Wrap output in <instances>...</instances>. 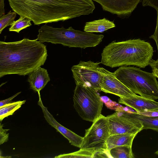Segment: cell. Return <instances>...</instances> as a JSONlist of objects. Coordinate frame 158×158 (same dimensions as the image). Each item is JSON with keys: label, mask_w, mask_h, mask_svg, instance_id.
<instances>
[{"label": "cell", "mask_w": 158, "mask_h": 158, "mask_svg": "<svg viewBox=\"0 0 158 158\" xmlns=\"http://www.w3.org/2000/svg\"><path fill=\"white\" fill-rule=\"evenodd\" d=\"M13 11L35 25L64 21L92 13V0H8Z\"/></svg>", "instance_id": "1"}, {"label": "cell", "mask_w": 158, "mask_h": 158, "mask_svg": "<svg viewBox=\"0 0 158 158\" xmlns=\"http://www.w3.org/2000/svg\"><path fill=\"white\" fill-rule=\"evenodd\" d=\"M48 56L46 46L36 39L0 41V78L6 75H29L43 65Z\"/></svg>", "instance_id": "2"}, {"label": "cell", "mask_w": 158, "mask_h": 158, "mask_svg": "<svg viewBox=\"0 0 158 158\" xmlns=\"http://www.w3.org/2000/svg\"><path fill=\"white\" fill-rule=\"evenodd\" d=\"M153 53L150 43L140 39L114 41L103 49L101 63L112 68L134 65L144 68L149 65Z\"/></svg>", "instance_id": "3"}, {"label": "cell", "mask_w": 158, "mask_h": 158, "mask_svg": "<svg viewBox=\"0 0 158 158\" xmlns=\"http://www.w3.org/2000/svg\"><path fill=\"white\" fill-rule=\"evenodd\" d=\"M38 32L36 39L42 43L61 44L69 47L84 49L97 46L104 37L102 35L75 30L72 27L67 29L63 27L56 28L46 24L40 27Z\"/></svg>", "instance_id": "4"}, {"label": "cell", "mask_w": 158, "mask_h": 158, "mask_svg": "<svg viewBox=\"0 0 158 158\" xmlns=\"http://www.w3.org/2000/svg\"><path fill=\"white\" fill-rule=\"evenodd\" d=\"M113 73L120 81L134 93L148 99H158V82L152 72L134 66H123Z\"/></svg>", "instance_id": "5"}, {"label": "cell", "mask_w": 158, "mask_h": 158, "mask_svg": "<svg viewBox=\"0 0 158 158\" xmlns=\"http://www.w3.org/2000/svg\"><path fill=\"white\" fill-rule=\"evenodd\" d=\"M76 85L73 97L74 108L83 119L93 122L101 114L102 99L97 91L89 85Z\"/></svg>", "instance_id": "6"}, {"label": "cell", "mask_w": 158, "mask_h": 158, "mask_svg": "<svg viewBox=\"0 0 158 158\" xmlns=\"http://www.w3.org/2000/svg\"><path fill=\"white\" fill-rule=\"evenodd\" d=\"M110 136L108 121L106 117L102 114L85 130L81 149L93 152L107 150L106 141Z\"/></svg>", "instance_id": "7"}, {"label": "cell", "mask_w": 158, "mask_h": 158, "mask_svg": "<svg viewBox=\"0 0 158 158\" xmlns=\"http://www.w3.org/2000/svg\"><path fill=\"white\" fill-rule=\"evenodd\" d=\"M115 110V113L106 116L110 135L126 133L137 134L143 130L141 122L132 116L131 111L120 106Z\"/></svg>", "instance_id": "8"}, {"label": "cell", "mask_w": 158, "mask_h": 158, "mask_svg": "<svg viewBox=\"0 0 158 158\" xmlns=\"http://www.w3.org/2000/svg\"><path fill=\"white\" fill-rule=\"evenodd\" d=\"M99 63L91 60L80 61L71 70L76 84H85L98 91H101L102 74L99 70Z\"/></svg>", "instance_id": "9"}, {"label": "cell", "mask_w": 158, "mask_h": 158, "mask_svg": "<svg viewBox=\"0 0 158 158\" xmlns=\"http://www.w3.org/2000/svg\"><path fill=\"white\" fill-rule=\"evenodd\" d=\"M98 70L103 76L101 91L117 95L120 98H129L136 95L120 81L113 73L100 67Z\"/></svg>", "instance_id": "10"}, {"label": "cell", "mask_w": 158, "mask_h": 158, "mask_svg": "<svg viewBox=\"0 0 158 158\" xmlns=\"http://www.w3.org/2000/svg\"><path fill=\"white\" fill-rule=\"evenodd\" d=\"M99 3L104 10L119 16L131 14L142 0H92Z\"/></svg>", "instance_id": "11"}, {"label": "cell", "mask_w": 158, "mask_h": 158, "mask_svg": "<svg viewBox=\"0 0 158 158\" xmlns=\"http://www.w3.org/2000/svg\"><path fill=\"white\" fill-rule=\"evenodd\" d=\"M39 96V99L38 104L41 107L44 117L47 122L66 138L71 145L80 148L83 142V137L78 135L58 123L48 111L47 108L44 106L40 95Z\"/></svg>", "instance_id": "12"}, {"label": "cell", "mask_w": 158, "mask_h": 158, "mask_svg": "<svg viewBox=\"0 0 158 158\" xmlns=\"http://www.w3.org/2000/svg\"><path fill=\"white\" fill-rule=\"evenodd\" d=\"M119 103L135 110L137 113L153 111L158 109V102L155 100L136 95L129 98H120Z\"/></svg>", "instance_id": "13"}, {"label": "cell", "mask_w": 158, "mask_h": 158, "mask_svg": "<svg viewBox=\"0 0 158 158\" xmlns=\"http://www.w3.org/2000/svg\"><path fill=\"white\" fill-rule=\"evenodd\" d=\"M28 75L27 81L30 88L37 92L40 94V91L42 89L50 79L47 70L40 67L30 73Z\"/></svg>", "instance_id": "14"}, {"label": "cell", "mask_w": 158, "mask_h": 158, "mask_svg": "<svg viewBox=\"0 0 158 158\" xmlns=\"http://www.w3.org/2000/svg\"><path fill=\"white\" fill-rule=\"evenodd\" d=\"M130 113L132 116L141 122L143 125V129H151L158 132V109L140 113L131 111Z\"/></svg>", "instance_id": "15"}, {"label": "cell", "mask_w": 158, "mask_h": 158, "mask_svg": "<svg viewBox=\"0 0 158 158\" xmlns=\"http://www.w3.org/2000/svg\"><path fill=\"white\" fill-rule=\"evenodd\" d=\"M137 135L126 133L110 135L106 141L107 150L109 151L112 148L120 146H132L133 140Z\"/></svg>", "instance_id": "16"}, {"label": "cell", "mask_w": 158, "mask_h": 158, "mask_svg": "<svg viewBox=\"0 0 158 158\" xmlns=\"http://www.w3.org/2000/svg\"><path fill=\"white\" fill-rule=\"evenodd\" d=\"M115 27V25L113 22L104 18L86 22L84 30L89 32L102 33Z\"/></svg>", "instance_id": "17"}, {"label": "cell", "mask_w": 158, "mask_h": 158, "mask_svg": "<svg viewBox=\"0 0 158 158\" xmlns=\"http://www.w3.org/2000/svg\"><path fill=\"white\" fill-rule=\"evenodd\" d=\"M113 158H134L135 157L132 150V146H120L111 148L108 151Z\"/></svg>", "instance_id": "18"}, {"label": "cell", "mask_w": 158, "mask_h": 158, "mask_svg": "<svg viewBox=\"0 0 158 158\" xmlns=\"http://www.w3.org/2000/svg\"><path fill=\"white\" fill-rule=\"evenodd\" d=\"M26 100L19 101L9 103L0 107V120L1 121L5 118L12 115L26 102Z\"/></svg>", "instance_id": "19"}, {"label": "cell", "mask_w": 158, "mask_h": 158, "mask_svg": "<svg viewBox=\"0 0 158 158\" xmlns=\"http://www.w3.org/2000/svg\"><path fill=\"white\" fill-rule=\"evenodd\" d=\"M31 21L27 17L20 16L19 19L14 21L9 28V31L19 33L21 30L31 26Z\"/></svg>", "instance_id": "20"}, {"label": "cell", "mask_w": 158, "mask_h": 158, "mask_svg": "<svg viewBox=\"0 0 158 158\" xmlns=\"http://www.w3.org/2000/svg\"><path fill=\"white\" fill-rule=\"evenodd\" d=\"M94 152L86 149H80L73 152L61 154L55 157L56 158H93Z\"/></svg>", "instance_id": "21"}, {"label": "cell", "mask_w": 158, "mask_h": 158, "mask_svg": "<svg viewBox=\"0 0 158 158\" xmlns=\"http://www.w3.org/2000/svg\"><path fill=\"white\" fill-rule=\"evenodd\" d=\"M17 13L10 10L6 14L0 16V34L6 27L11 25L16 16Z\"/></svg>", "instance_id": "22"}, {"label": "cell", "mask_w": 158, "mask_h": 158, "mask_svg": "<svg viewBox=\"0 0 158 158\" xmlns=\"http://www.w3.org/2000/svg\"><path fill=\"white\" fill-rule=\"evenodd\" d=\"M3 124H0V144L7 142L8 139L9 133L7 131L9 129H3Z\"/></svg>", "instance_id": "23"}, {"label": "cell", "mask_w": 158, "mask_h": 158, "mask_svg": "<svg viewBox=\"0 0 158 158\" xmlns=\"http://www.w3.org/2000/svg\"><path fill=\"white\" fill-rule=\"evenodd\" d=\"M94 158H112L107 150H102L94 152Z\"/></svg>", "instance_id": "24"}, {"label": "cell", "mask_w": 158, "mask_h": 158, "mask_svg": "<svg viewBox=\"0 0 158 158\" xmlns=\"http://www.w3.org/2000/svg\"><path fill=\"white\" fill-rule=\"evenodd\" d=\"M142 5L143 6H151L158 12V0H143Z\"/></svg>", "instance_id": "25"}, {"label": "cell", "mask_w": 158, "mask_h": 158, "mask_svg": "<svg viewBox=\"0 0 158 158\" xmlns=\"http://www.w3.org/2000/svg\"><path fill=\"white\" fill-rule=\"evenodd\" d=\"M149 38L153 39L156 43L158 52V57L156 60L158 61V12H157L156 24L155 31L153 34L150 36Z\"/></svg>", "instance_id": "26"}, {"label": "cell", "mask_w": 158, "mask_h": 158, "mask_svg": "<svg viewBox=\"0 0 158 158\" xmlns=\"http://www.w3.org/2000/svg\"><path fill=\"white\" fill-rule=\"evenodd\" d=\"M21 92L18 93L10 98L0 101V107L9 103L15 97L19 94Z\"/></svg>", "instance_id": "27"}, {"label": "cell", "mask_w": 158, "mask_h": 158, "mask_svg": "<svg viewBox=\"0 0 158 158\" xmlns=\"http://www.w3.org/2000/svg\"><path fill=\"white\" fill-rule=\"evenodd\" d=\"M4 0H0V16L5 14Z\"/></svg>", "instance_id": "28"}, {"label": "cell", "mask_w": 158, "mask_h": 158, "mask_svg": "<svg viewBox=\"0 0 158 158\" xmlns=\"http://www.w3.org/2000/svg\"><path fill=\"white\" fill-rule=\"evenodd\" d=\"M152 73H153L157 78H158V69H152Z\"/></svg>", "instance_id": "29"}, {"label": "cell", "mask_w": 158, "mask_h": 158, "mask_svg": "<svg viewBox=\"0 0 158 158\" xmlns=\"http://www.w3.org/2000/svg\"><path fill=\"white\" fill-rule=\"evenodd\" d=\"M155 154L157 155H158V150H157V151H156L155 152Z\"/></svg>", "instance_id": "30"}, {"label": "cell", "mask_w": 158, "mask_h": 158, "mask_svg": "<svg viewBox=\"0 0 158 158\" xmlns=\"http://www.w3.org/2000/svg\"></svg>", "instance_id": "31"}]
</instances>
